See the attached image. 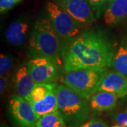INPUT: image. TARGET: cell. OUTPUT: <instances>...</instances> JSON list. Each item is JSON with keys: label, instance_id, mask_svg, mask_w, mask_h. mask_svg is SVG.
Here are the masks:
<instances>
[{"label": "cell", "instance_id": "5b68a950", "mask_svg": "<svg viewBox=\"0 0 127 127\" xmlns=\"http://www.w3.org/2000/svg\"><path fill=\"white\" fill-rule=\"evenodd\" d=\"M46 9L48 18L59 37L65 40H72L78 35L79 23L59 5L49 1Z\"/></svg>", "mask_w": 127, "mask_h": 127}, {"label": "cell", "instance_id": "484cf974", "mask_svg": "<svg viewBox=\"0 0 127 127\" xmlns=\"http://www.w3.org/2000/svg\"></svg>", "mask_w": 127, "mask_h": 127}, {"label": "cell", "instance_id": "4fadbf2b", "mask_svg": "<svg viewBox=\"0 0 127 127\" xmlns=\"http://www.w3.org/2000/svg\"><path fill=\"white\" fill-rule=\"evenodd\" d=\"M29 25L24 20H18L11 23L6 31V40L14 46H21L26 39Z\"/></svg>", "mask_w": 127, "mask_h": 127}, {"label": "cell", "instance_id": "d6986e66", "mask_svg": "<svg viewBox=\"0 0 127 127\" xmlns=\"http://www.w3.org/2000/svg\"><path fill=\"white\" fill-rule=\"evenodd\" d=\"M89 3L91 4L92 7L93 8L95 14L97 16V18L100 17L102 14H104V11L107 5L109 4L111 0H88Z\"/></svg>", "mask_w": 127, "mask_h": 127}, {"label": "cell", "instance_id": "2e32d148", "mask_svg": "<svg viewBox=\"0 0 127 127\" xmlns=\"http://www.w3.org/2000/svg\"><path fill=\"white\" fill-rule=\"evenodd\" d=\"M66 122L59 110L47 114L38 118L35 127H64Z\"/></svg>", "mask_w": 127, "mask_h": 127}, {"label": "cell", "instance_id": "603a6c76", "mask_svg": "<svg viewBox=\"0 0 127 127\" xmlns=\"http://www.w3.org/2000/svg\"><path fill=\"white\" fill-rule=\"evenodd\" d=\"M9 81V76H1L0 77V93L1 95L4 94L7 88Z\"/></svg>", "mask_w": 127, "mask_h": 127}, {"label": "cell", "instance_id": "5bb4252c", "mask_svg": "<svg viewBox=\"0 0 127 127\" xmlns=\"http://www.w3.org/2000/svg\"><path fill=\"white\" fill-rule=\"evenodd\" d=\"M31 104L38 118L47 114L58 111L59 108L56 90L51 92L42 100L32 102Z\"/></svg>", "mask_w": 127, "mask_h": 127}, {"label": "cell", "instance_id": "30bf717a", "mask_svg": "<svg viewBox=\"0 0 127 127\" xmlns=\"http://www.w3.org/2000/svg\"><path fill=\"white\" fill-rule=\"evenodd\" d=\"M105 24L114 26L127 20V0H111L103 14Z\"/></svg>", "mask_w": 127, "mask_h": 127}, {"label": "cell", "instance_id": "ac0fdd59", "mask_svg": "<svg viewBox=\"0 0 127 127\" xmlns=\"http://www.w3.org/2000/svg\"><path fill=\"white\" fill-rule=\"evenodd\" d=\"M13 65V59L9 55L1 53L0 55V75L4 76L11 70Z\"/></svg>", "mask_w": 127, "mask_h": 127}, {"label": "cell", "instance_id": "277c9868", "mask_svg": "<svg viewBox=\"0 0 127 127\" xmlns=\"http://www.w3.org/2000/svg\"><path fill=\"white\" fill-rule=\"evenodd\" d=\"M107 71V68L72 70L66 73L63 78V83L88 100L92 95L98 91L100 83Z\"/></svg>", "mask_w": 127, "mask_h": 127}, {"label": "cell", "instance_id": "7a4b0ae2", "mask_svg": "<svg viewBox=\"0 0 127 127\" xmlns=\"http://www.w3.org/2000/svg\"><path fill=\"white\" fill-rule=\"evenodd\" d=\"M28 48L31 57H47L57 59L60 48L59 37L49 18L35 21L31 33Z\"/></svg>", "mask_w": 127, "mask_h": 127}, {"label": "cell", "instance_id": "7402d4cb", "mask_svg": "<svg viewBox=\"0 0 127 127\" xmlns=\"http://www.w3.org/2000/svg\"><path fill=\"white\" fill-rule=\"evenodd\" d=\"M81 127H109V126L101 119H93L89 122L83 124Z\"/></svg>", "mask_w": 127, "mask_h": 127}, {"label": "cell", "instance_id": "6da1fadb", "mask_svg": "<svg viewBox=\"0 0 127 127\" xmlns=\"http://www.w3.org/2000/svg\"><path fill=\"white\" fill-rule=\"evenodd\" d=\"M115 50L103 32L87 31L73 39L62 51L65 73L79 68H108Z\"/></svg>", "mask_w": 127, "mask_h": 127}, {"label": "cell", "instance_id": "d4e9b609", "mask_svg": "<svg viewBox=\"0 0 127 127\" xmlns=\"http://www.w3.org/2000/svg\"><path fill=\"white\" fill-rule=\"evenodd\" d=\"M1 127H6V126H1Z\"/></svg>", "mask_w": 127, "mask_h": 127}, {"label": "cell", "instance_id": "9c48e42d", "mask_svg": "<svg viewBox=\"0 0 127 127\" xmlns=\"http://www.w3.org/2000/svg\"><path fill=\"white\" fill-rule=\"evenodd\" d=\"M108 91L117 95L119 98L127 96V76L117 71H107L100 83L98 91Z\"/></svg>", "mask_w": 127, "mask_h": 127}, {"label": "cell", "instance_id": "52a82bcc", "mask_svg": "<svg viewBox=\"0 0 127 127\" xmlns=\"http://www.w3.org/2000/svg\"><path fill=\"white\" fill-rule=\"evenodd\" d=\"M9 110L17 127H35L38 117L31 103L24 97L13 95L9 100Z\"/></svg>", "mask_w": 127, "mask_h": 127}, {"label": "cell", "instance_id": "cb8c5ba5", "mask_svg": "<svg viewBox=\"0 0 127 127\" xmlns=\"http://www.w3.org/2000/svg\"><path fill=\"white\" fill-rule=\"evenodd\" d=\"M112 127H122V126H119V125H117V124H116V125H114Z\"/></svg>", "mask_w": 127, "mask_h": 127}, {"label": "cell", "instance_id": "e0dca14e", "mask_svg": "<svg viewBox=\"0 0 127 127\" xmlns=\"http://www.w3.org/2000/svg\"><path fill=\"white\" fill-rule=\"evenodd\" d=\"M55 83H36L31 95L26 100L31 103L37 102L45 98L47 95L52 91H55L57 88Z\"/></svg>", "mask_w": 127, "mask_h": 127}, {"label": "cell", "instance_id": "8992f818", "mask_svg": "<svg viewBox=\"0 0 127 127\" xmlns=\"http://www.w3.org/2000/svg\"><path fill=\"white\" fill-rule=\"evenodd\" d=\"M26 64L36 83H55L61 74V66L57 59L47 57H32Z\"/></svg>", "mask_w": 127, "mask_h": 127}, {"label": "cell", "instance_id": "ba28073f", "mask_svg": "<svg viewBox=\"0 0 127 127\" xmlns=\"http://www.w3.org/2000/svg\"><path fill=\"white\" fill-rule=\"evenodd\" d=\"M56 3L70 14L78 23L88 24L94 22L97 16L88 0H55Z\"/></svg>", "mask_w": 127, "mask_h": 127}, {"label": "cell", "instance_id": "ffe728a7", "mask_svg": "<svg viewBox=\"0 0 127 127\" xmlns=\"http://www.w3.org/2000/svg\"><path fill=\"white\" fill-rule=\"evenodd\" d=\"M22 0H0V12L1 14L14 7Z\"/></svg>", "mask_w": 127, "mask_h": 127}, {"label": "cell", "instance_id": "8fae6325", "mask_svg": "<svg viewBox=\"0 0 127 127\" xmlns=\"http://www.w3.org/2000/svg\"><path fill=\"white\" fill-rule=\"evenodd\" d=\"M14 84L18 95L27 99L35 88L36 83L33 80L27 64L20 66L14 76Z\"/></svg>", "mask_w": 127, "mask_h": 127}, {"label": "cell", "instance_id": "3957f363", "mask_svg": "<svg viewBox=\"0 0 127 127\" xmlns=\"http://www.w3.org/2000/svg\"><path fill=\"white\" fill-rule=\"evenodd\" d=\"M58 108L65 122L78 124L84 122L90 113V107L86 98L65 84L56 88Z\"/></svg>", "mask_w": 127, "mask_h": 127}, {"label": "cell", "instance_id": "44dd1931", "mask_svg": "<svg viewBox=\"0 0 127 127\" xmlns=\"http://www.w3.org/2000/svg\"><path fill=\"white\" fill-rule=\"evenodd\" d=\"M114 121L115 123L122 127H127V109L124 111L115 114L114 115Z\"/></svg>", "mask_w": 127, "mask_h": 127}, {"label": "cell", "instance_id": "9a60e30c", "mask_svg": "<svg viewBox=\"0 0 127 127\" xmlns=\"http://www.w3.org/2000/svg\"><path fill=\"white\" fill-rule=\"evenodd\" d=\"M112 66L115 71L127 76V38L115 50Z\"/></svg>", "mask_w": 127, "mask_h": 127}, {"label": "cell", "instance_id": "7c38bea8", "mask_svg": "<svg viewBox=\"0 0 127 127\" xmlns=\"http://www.w3.org/2000/svg\"><path fill=\"white\" fill-rule=\"evenodd\" d=\"M119 97L108 91H97L90 98V107L95 111L112 109L117 104Z\"/></svg>", "mask_w": 127, "mask_h": 127}]
</instances>
